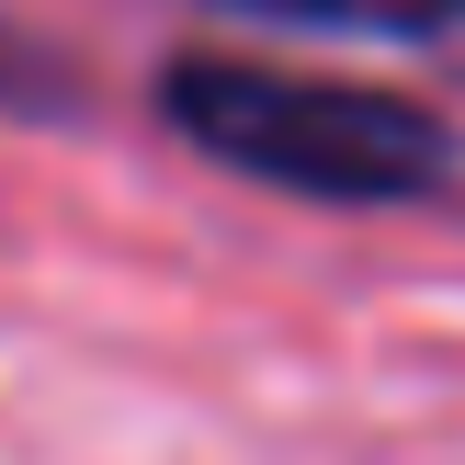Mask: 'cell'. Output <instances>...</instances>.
<instances>
[{
    "mask_svg": "<svg viewBox=\"0 0 465 465\" xmlns=\"http://www.w3.org/2000/svg\"><path fill=\"white\" fill-rule=\"evenodd\" d=\"M250 12H284V23H363V35H398V23H431L454 0H250Z\"/></svg>",
    "mask_w": 465,
    "mask_h": 465,
    "instance_id": "obj_2",
    "label": "cell"
},
{
    "mask_svg": "<svg viewBox=\"0 0 465 465\" xmlns=\"http://www.w3.org/2000/svg\"><path fill=\"white\" fill-rule=\"evenodd\" d=\"M171 125L204 159L284 193H330V204H386L420 193L443 171V125L409 114L398 91L363 80H307V68H250V57H204L171 80Z\"/></svg>",
    "mask_w": 465,
    "mask_h": 465,
    "instance_id": "obj_1",
    "label": "cell"
}]
</instances>
